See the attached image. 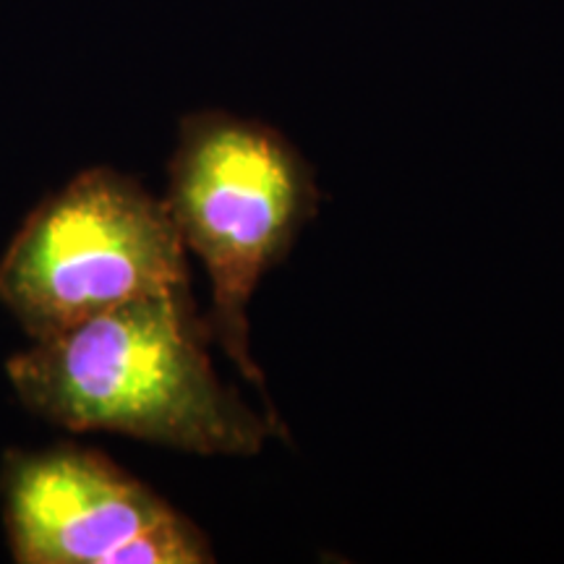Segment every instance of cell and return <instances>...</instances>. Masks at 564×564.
I'll return each instance as SVG.
<instances>
[{"instance_id": "cell-1", "label": "cell", "mask_w": 564, "mask_h": 564, "mask_svg": "<svg viewBox=\"0 0 564 564\" xmlns=\"http://www.w3.org/2000/svg\"><path fill=\"white\" fill-rule=\"evenodd\" d=\"M192 291H165L32 340L6 377L40 419L194 455H257L285 426L257 413L212 369Z\"/></svg>"}, {"instance_id": "cell-2", "label": "cell", "mask_w": 564, "mask_h": 564, "mask_svg": "<svg viewBox=\"0 0 564 564\" xmlns=\"http://www.w3.org/2000/svg\"><path fill=\"white\" fill-rule=\"evenodd\" d=\"M167 175L165 204L175 230L212 282V312L204 319L209 337L272 408L251 356L246 308L316 215L312 167L272 126L207 110L181 121Z\"/></svg>"}, {"instance_id": "cell-3", "label": "cell", "mask_w": 564, "mask_h": 564, "mask_svg": "<svg viewBox=\"0 0 564 564\" xmlns=\"http://www.w3.org/2000/svg\"><path fill=\"white\" fill-rule=\"evenodd\" d=\"M165 291H192L171 209L112 167L42 199L0 257V303L30 340Z\"/></svg>"}, {"instance_id": "cell-4", "label": "cell", "mask_w": 564, "mask_h": 564, "mask_svg": "<svg viewBox=\"0 0 564 564\" xmlns=\"http://www.w3.org/2000/svg\"><path fill=\"white\" fill-rule=\"evenodd\" d=\"M0 502L19 564H123L133 541L175 512L110 457L76 444L6 453Z\"/></svg>"}]
</instances>
